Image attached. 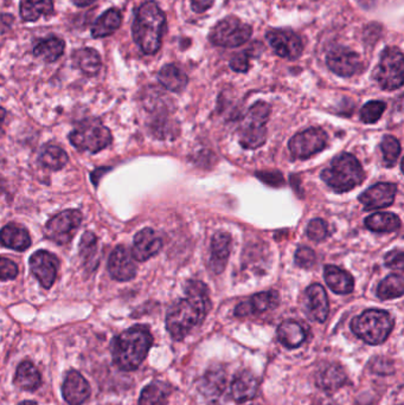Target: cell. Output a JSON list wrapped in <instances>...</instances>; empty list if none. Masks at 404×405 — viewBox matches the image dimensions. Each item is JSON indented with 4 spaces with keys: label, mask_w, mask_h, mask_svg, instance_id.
Instances as JSON below:
<instances>
[{
    "label": "cell",
    "mask_w": 404,
    "mask_h": 405,
    "mask_svg": "<svg viewBox=\"0 0 404 405\" xmlns=\"http://www.w3.org/2000/svg\"><path fill=\"white\" fill-rule=\"evenodd\" d=\"M187 297L177 301L166 315L170 335L180 342L202 323L210 309L208 288L202 282L191 281L187 288Z\"/></svg>",
    "instance_id": "obj_1"
},
{
    "label": "cell",
    "mask_w": 404,
    "mask_h": 405,
    "mask_svg": "<svg viewBox=\"0 0 404 405\" xmlns=\"http://www.w3.org/2000/svg\"><path fill=\"white\" fill-rule=\"evenodd\" d=\"M153 337L146 326L131 327L113 339V361L122 371H134L146 359Z\"/></svg>",
    "instance_id": "obj_2"
},
{
    "label": "cell",
    "mask_w": 404,
    "mask_h": 405,
    "mask_svg": "<svg viewBox=\"0 0 404 405\" xmlns=\"http://www.w3.org/2000/svg\"><path fill=\"white\" fill-rule=\"evenodd\" d=\"M164 12L157 3L147 1L137 11L133 22V38L142 53L153 55L160 49L161 38L164 34Z\"/></svg>",
    "instance_id": "obj_3"
},
{
    "label": "cell",
    "mask_w": 404,
    "mask_h": 405,
    "mask_svg": "<svg viewBox=\"0 0 404 405\" xmlns=\"http://www.w3.org/2000/svg\"><path fill=\"white\" fill-rule=\"evenodd\" d=\"M365 178L363 167L352 154L334 158L331 166L322 172V179L338 193L351 191Z\"/></svg>",
    "instance_id": "obj_4"
},
{
    "label": "cell",
    "mask_w": 404,
    "mask_h": 405,
    "mask_svg": "<svg viewBox=\"0 0 404 405\" xmlns=\"http://www.w3.org/2000/svg\"><path fill=\"white\" fill-rule=\"evenodd\" d=\"M393 328V316L382 309H367L351 321L352 332L370 345L386 342Z\"/></svg>",
    "instance_id": "obj_5"
},
{
    "label": "cell",
    "mask_w": 404,
    "mask_h": 405,
    "mask_svg": "<svg viewBox=\"0 0 404 405\" xmlns=\"http://www.w3.org/2000/svg\"><path fill=\"white\" fill-rule=\"evenodd\" d=\"M270 105L258 101L251 105L240 128V143L247 150H255L266 141V124L270 119Z\"/></svg>",
    "instance_id": "obj_6"
},
{
    "label": "cell",
    "mask_w": 404,
    "mask_h": 405,
    "mask_svg": "<svg viewBox=\"0 0 404 405\" xmlns=\"http://www.w3.org/2000/svg\"><path fill=\"white\" fill-rule=\"evenodd\" d=\"M69 140L77 150L98 153L112 143V134L101 121L88 119L71 131Z\"/></svg>",
    "instance_id": "obj_7"
},
{
    "label": "cell",
    "mask_w": 404,
    "mask_h": 405,
    "mask_svg": "<svg viewBox=\"0 0 404 405\" xmlns=\"http://www.w3.org/2000/svg\"><path fill=\"white\" fill-rule=\"evenodd\" d=\"M403 53L396 46L386 48L374 70V79L382 89L396 90L403 86Z\"/></svg>",
    "instance_id": "obj_8"
},
{
    "label": "cell",
    "mask_w": 404,
    "mask_h": 405,
    "mask_svg": "<svg viewBox=\"0 0 404 405\" xmlns=\"http://www.w3.org/2000/svg\"><path fill=\"white\" fill-rule=\"evenodd\" d=\"M253 34L249 24L236 17H227L218 22L210 32V41L222 48H236L249 41Z\"/></svg>",
    "instance_id": "obj_9"
},
{
    "label": "cell",
    "mask_w": 404,
    "mask_h": 405,
    "mask_svg": "<svg viewBox=\"0 0 404 405\" xmlns=\"http://www.w3.org/2000/svg\"><path fill=\"white\" fill-rule=\"evenodd\" d=\"M82 221L79 210H65L57 214L45 225V236L56 244L69 243L75 236Z\"/></svg>",
    "instance_id": "obj_10"
},
{
    "label": "cell",
    "mask_w": 404,
    "mask_h": 405,
    "mask_svg": "<svg viewBox=\"0 0 404 405\" xmlns=\"http://www.w3.org/2000/svg\"><path fill=\"white\" fill-rule=\"evenodd\" d=\"M327 145V134L322 128H310L294 135L289 147L294 159H307L322 152Z\"/></svg>",
    "instance_id": "obj_11"
},
{
    "label": "cell",
    "mask_w": 404,
    "mask_h": 405,
    "mask_svg": "<svg viewBox=\"0 0 404 405\" xmlns=\"http://www.w3.org/2000/svg\"><path fill=\"white\" fill-rule=\"evenodd\" d=\"M267 41L279 56L286 60H298L303 51L301 38L289 29H273L266 34Z\"/></svg>",
    "instance_id": "obj_12"
},
{
    "label": "cell",
    "mask_w": 404,
    "mask_h": 405,
    "mask_svg": "<svg viewBox=\"0 0 404 405\" xmlns=\"http://www.w3.org/2000/svg\"><path fill=\"white\" fill-rule=\"evenodd\" d=\"M31 273L37 278L43 288L49 289L56 281L57 270H58V259L51 252L39 250L31 256Z\"/></svg>",
    "instance_id": "obj_13"
},
{
    "label": "cell",
    "mask_w": 404,
    "mask_h": 405,
    "mask_svg": "<svg viewBox=\"0 0 404 405\" xmlns=\"http://www.w3.org/2000/svg\"><path fill=\"white\" fill-rule=\"evenodd\" d=\"M326 62L334 74L343 77H351L360 72L362 68L360 55L344 46H338L331 50Z\"/></svg>",
    "instance_id": "obj_14"
},
{
    "label": "cell",
    "mask_w": 404,
    "mask_h": 405,
    "mask_svg": "<svg viewBox=\"0 0 404 405\" xmlns=\"http://www.w3.org/2000/svg\"><path fill=\"white\" fill-rule=\"evenodd\" d=\"M109 274L116 281H130L137 275L133 256L124 245H118L108 259Z\"/></svg>",
    "instance_id": "obj_15"
},
{
    "label": "cell",
    "mask_w": 404,
    "mask_h": 405,
    "mask_svg": "<svg viewBox=\"0 0 404 405\" xmlns=\"http://www.w3.org/2000/svg\"><path fill=\"white\" fill-rule=\"evenodd\" d=\"M397 186L393 183H379L367 188L360 195V202L367 211L378 210L393 205Z\"/></svg>",
    "instance_id": "obj_16"
},
{
    "label": "cell",
    "mask_w": 404,
    "mask_h": 405,
    "mask_svg": "<svg viewBox=\"0 0 404 405\" xmlns=\"http://www.w3.org/2000/svg\"><path fill=\"white\" fill-rule=\"evenodd\" d=\"M163 248V240L153 229L146 228L139 231L134 237L132 256L139 262H144L157 255Z\"/></svg>",
    "instance_id": "obj_17"
},
{
    "label": "cell",
    "mask_w": 404,
    "mask_h": 405,
    "mask_svg": "<svg viewBox=\"0 0 404 405\" xmlns=\"http://www.w3.org/2000/svg\"><path fill=\"white\" fill-rule=\"evenodd\" d=\"M90 392L89 382L80 372L76 370L68 372L62 385V394L68 404H83L89 397Z\"/></svg>",
    "instance_id": "obj_18"
},
{
    "label": "cell",
    "mask_w": 404,
    "mask_h": 405,
    "mask_svg": "<svg viewBox=\"0 0 404 405\" xmlns=\"http://www.w3.org/2000/svg\"><path fill=\"white\" fill-rule=\"evenodd\" d=\"M279 302H280V297L275 290L258 292L251 297V300L239 304L236 307L235 315L239 318H242V316H247V315L265 313V311L277 307Z\"/></svg>",
    "instance_id": "obj_19"
},
{
    "label": "cell",
    "mask_w": 404,
    "mask_h": 405,
    "mask_svg": "<svg viewBox=\"0 0 404 405\" xmlns=\"http://www.w3.org/2000/svg\"><path fill=\"white\" fill-rule=\"evenodd\" d=\"M307 309L311 318L318 323H325L329 316V299L322 285H310L306 289Z\"/></svg>",
    "instance_id": "obj_20"
},
{
    "label": "cell",
    "mask_w": 404,
    "mask_h": 405,
    "mask_svg": "<svg viewBox=\"0 0 404 405\" xmlns=\"http://www.w3.org/2000/svg\"><path fill=\"white\" fill-rule=\"evenodd\" d=\"M232 249V237L227 233H215L211 240L210 266L213 273L221 274L228 263Z\"/></svg>",
    "instance_id": "obj_21"
},
{
    "label": "cell",
    "mask_w": 404,
    "mask_h": 405,
    "mask_svg": "<svg viewBox=\"0 0 404 405\" xmlns=\"http://www.w3.org/2000/svg\"><path fill=\"white\" fill-rule=\"evenodd\" d=\"M348 382V375L341 365L327 364L319 368L315 375V382L318 387L326 392H334Z\"/></svg>",
    "instance_id": "obj_22"
},
{
    "label": "cell",
    "mask_w": 404,
    "mask_h": 405,
    "mask_svg": "<svg viewBox=\"0 0 404 405\" xmlns=\"http://www.w3.org/2000/svg\"><path fill=\"white\" fill-rule=\"evenodd\" d=\"M0 243L15 252H24L30 248V235L22 225L10 223L0 230Z\"/></svg>",
    "instance_id": "obj_23"
},
{
    "label": "cell",
    "mask_w": 404,
    "mask_h": 405,
    "mask_svg": "<svg viewBox=\"0 0 404 405\" xmlns=\"http://www.w3.org/2000/svg\"><path fill=\"white\" fill-rule=\"evenodd\" d=\"M258 390V379L251 372L242 371L236 375L232 382V398L237 403L251 401Z\"/></svg>",
    "instance_id": "obj_24"
},
{
    "label": "cell",
    "mask_w": 404,
    "mask_h": 405,
    "mask_svg": "<svg viewBox=\"0 0 404 405\" xmlns=\"http://www.w3.org/2000/svg\"><path fill=\"white\" fill-rule=\"evenodd\" d=\"M277 338L281 344L287 349H298L306 340V330L303 325L294 320H287L277 328Z\"/></svg>",
    "instance_id": "obj_25"
},
{
    "label": "cell",
    "mask_w": 404,
    "mask_h": 405,
    "mask_svg": "<svg viewBox=\"0 0 404 405\" xmlns=\"http://www.w3.org/2000/svg\"><path fill=\"white\" fill-rule=\"evenodd\" d=\"M325 281L332 292L336 294H350L355 287L352 275L336 266H326L324 271Z\"/></svg>",
    "instance_id": "obj_26"
},
{
    "label": "cell",
    "mask_w": 404,
    "mask_h": 405,
    "mask_svg": "<svg viewBox=\"0 0 404 405\" xmlns=\"http://www.w3.org/2000/svg\"><path fill=\"white\" fill-rule=\"evenodd\" d=\"M13 382H15V387L22 389V390H37L42 384L41 373L38 371V368L34 366V363L25 360L17 368Z\"/></svg>",
    "instance_id": "obj_27"
},
{
    "label": "cell",
    "mask_w": 404,
    "mask_h": 405,
    "mask_svg": "<svg viewBox=\"0 0 404 405\" xmlns=\"http://www.w3.org/2000/svg\"><path fill=\"white\" fill-rule=\"evenodd\" d=\"M158 79L166 89L179 93L185 89L189 79L185 72L175 64H166L158 74Z\"/></svg>",
    "instance_id": "obj_28"
},
{
    "label": "cell",
    "mask_w": 404,
    "mask_h": 405,
    "mask_svg": "<svg viewBox=\"0 0 404 405\" xmlns=\"http://www.w3.org/2000/svg\"><path fill=\"white\" fill-rule=\"evenodd\" d=\"M121 22H122V17H121L120 11L116 8H111L108 11H106L94 24L91 34H93V37L96 38L111 36L120 27Z\"/></svg>",
    "instance_id": "obj_29"
},
{
    "label": "cell",
    "mask_w": 404,
    "mask_h": 405,
    "mask_svg": "<svg viewBox=\"0 0 404 405\" xmlns=\"http://www.w3.org/2000/svg\"><path fill=\"white\" fill-rule=\"evenodd\" d=\"M365 226L374 233H393L400 228V219L390 212H378L365 219Z\"/></svg>",
    "instance_id": "obj_30"
},
{
    "label": "cell",
    "mask_w": 404,
    "mask_h": 405,
    "mask_svg": "<svg viewBox=\"0 0 404 405\" xmlns=\"http://www.w3.org/2000/svg\"><path fill=\"white\" fill-rule=\"evenodd\" d=\"M170 392L171 389L166 382H151L141 391L139 405H165L168 403Z\"/></svg>",
    "instance_id": "obj_31"
},
{
    "label": "cell",
    "mask_w": 404,
    "mask_h": 405,
    "mask_svg": "<svg viewBox=\"0 0 404 405\" xmlns=\"http://www.w3.org/2000/svg\"><path fill=\"white\" fill-rule=\"evenodd\" d=\"M53 0H22L20 15L27 22H34L43 15L53 13Z\"/></svg>",
    "instance_id": "obj_32"
},
{
    "label": "cell",
    "mask_w": 404,
    "mask_h": 405,
    "mask_svg": "<svg viewBox=\"0 0 404 405\" xmlns=\"http://www.w3.org/2000/svg\"><path fill=\"white\" fill-rule=\"evenodd\" d=\"M225 389V372L221 368H210L203 377L201 391L206 397H218Z\"/></svg>",
    "instance_id": "obj_33"
},
{
    "label": "cell",
    "mask_w": 404,
    "mask_h": 405,
    "mask_svg": "<svg viewBox=\"0 0 404 405\" xmlns=\"http://www.w3.org/2000/svg\"><path fill=\"white\" fill-rule=\"evenodd\" d=\"M80 257L82 259L83 264L87 269L94 270L99 264L98 255V237L93 233L87 231L83 233L80 240Z\"/></svg>",
    "instance_id": "obj_34"
},
{
    "label": "cell",
    "mask_w": 404,
    "mask_h": 405,
    "mask_svg": "<svg viewBox=\"0 0 404 405\" xmlns=\"http://www.w3.org/2000/svg\"><path fill=\"white\" fill-rule=\"evenodd\" d=\"M63 39L58 37H49L36 44L34 53L45 62H55L58 60L64 51Z\"/></svg>",
    "instance_id": "obj_35"
},
{
    "label": "cell",
    "mask_w": 404,
    "mask_h": 405,
    "mask_svg": "<svg viewBox=\"0 0 404 405\" xmlns=\"http://www.w3.org/2000/svg\"><path fill=\"white\" fill-rule=\"evenodd\" d=\"M39 162L46 169L58 171L67 165L68 155L64 150L55 145H45L39 152Z\"/></svg>",
    "instance_id": "obj_36"
},
{
    "label": "cell",
    "mask_w": 404,
    "mask_h": 405,
    "mask_svg": "<svg viewBox=\"0 0 404 405\" xmlns=\"http://www.w3.org/2000/svg\"><path fill=\"white\" fill-rule=\"evenodd\" d=\"M76 64L82 70L83 74L94 76L98 74L101 68V58L96 51L90 48H84L75 53Z\"/></svg>",
    "instance_id": "obj_37"
},
{
    "label": "cell",
    "mask_w": 404,
    "mask_h": 405,
    "mask_svg": "<svg viewBox=\"0 0 404 405\" xmlns=\"http://www.w3.org/2000/svg\"><path fill=\"white\" fill-rule=\"evenodd\" d=\"M404 285L402 274L389 275L384 278L377 289V297L381 300H390L403 295Z\"/></svg>",
    "instance_id": "obj_38"
},
{
    "label": "cell",
    "mask_w": 404,
    "mask_h": 405,
    "mask_svg": "<svg viewBox=\"0 0 404 405\" xmlns=\"http://www.w3.org/2000/svg\"><path fill=\"white\" fill-rule=\"evenodd\" d=\"M383 159L388 167L395 165L400 154V143L393 135H386L381 143Z\"/></svg>",
    "instance_id": "obj_39"
},
{
    "label": "cell",
    "mask_w": 404,
    "mask_h": 405,
    "mask_svg": "<svg viewBox=\"0 0 404 405\" xmlns=\"http://www.w3.org/2000/svg\"><path fill=\"white\" fill-rule=\"evenodd\" d=\"M386 108L384 102H367V105H364L363 108L360 109V119L364 124H374L381 119Z\"/></svg>",
    "instance_id": "obj_40"
},
{
    "label": "cell",
    "mask_w": 404,
    "mask_h": 405,
    "mask_svg": "<svg viewBox=\"0 0 404 405\" xmlns=\"http://www.w3.org/2000/svg\"><path fill=\"white\" fill-rule=\"evenodd\" d=\"M253 56H254L253 48L236 53L230 60V68L236 72H247L251 68V58Z\"/></svg>",
    "instance_id": "obj_41"
},
{
    "label": "cell",
    "mask_w": 404,
    "mask_h": 405,
    "mask_svg": "<svg viewBox=\"0 0 404 405\" xmlns=\"http://www.w3.org/2000/svg\"><path fill=\"white\" fill-rule=\"evenodd\" d=\"M327 235H329L327 224L320 218L312 219L310 224L307 225V236L310 237V240L320 242L325 240Z\"/></svg>",
    "instance_id": "obj_42"
},
{
    "label": "cell",
    "mask_w": 404,
    "mask_h": 405,
    "mask_svg": "<svg viewBox=\"0 0 404 405\" xmlns=\"http://www.w3.org/2000/svg\"><path fill=\"white\" fill-rule=\"evenodd\" d=\"M315 261H317V256L315 252L312 250L311 248L300 247L296 252V266H301V268H311L315 266Z\"/></svg>",
    "instance_id": "obj_43"
},
{
    "label": "cell",
    "mask_w": 404,
    "mask_h": 405,
    "mask_svg": "<svg viewBox=\"0 0 404 405\" xmlns=\"http://www.w3.org/2000/svg\"><path fill=\"white\" fill-rule=\"evenodd\" d=\"M18 275V266L11 259L0 257V281L13 280Z\"/></svg>",
    "instance_id": "obj_44"
},
{
    "label": "cell",
    "mask_w": 404,
    "mask_h": 405,
    "mask_svg": "<svg viewBox=\"0 0 404 405\" xmlns=\"http://www.w3.org/2000/svg\"><path fill=\"white\" fill-rule=\"evenodd\" d=\"M384 263L388 268H391V269H397L402 271L403 270L404 264V256L403 252L400 250V249H396V250H393V252H388L384 259Z\"/></svg>",
    "instance_id": "obj_45"
},
{
    "label": "cell",
    "mask_w": 404,
    "mask_h": 405,
    "mask_svg": "<svg viewBox=\"0 0 404 405\" xmlns=\"http://www.w3.org/2000/svg\"><path fill=\"white\" fill-rule=\"evenodd\" d=\"M258 176L263 181H266L267 184L274 185V186L282 185V183H284V179H282V176H281L280 173H258Z\"/></svg>",
    "instance_id": "obj_46"
},
{
    "label": "cell",
    "mask_w": 404,
    "mask_h": 405,
    "mask_svg": "<svg viewBox=\"0 0 404 405\" xmlns=\"http://www.w3.org/2000/svg\"><path fill=\"white\" fill-rule=\"evenodd\" d=\"M215 0H191L192 8L197 13L208 11L213 5Z\"/></svg>",
    "instance_id": "obj_47"
},
{
    "label": "cell",
    "mask_w": 404,
    "mask_h": 405,
    "mask_svg": "<svg viewBox=\"0 0 404 405\" xmlns=\"http://www.w3.org/2000/svg\"><path fill=\"white\" fill-rule=\"evenodd\" d=\"M76 6H80V8H84V6H89L90 4H93L95 0H71Z\"/></svg>",
    "instance_id": "obj_48"
},
{
    "label": "cell",
    "mask_w": 404,
    "mask_h": 405,
    "mask_svg": "<svg viewBox=\"0 0 404 405\" xmlns=\"http://www.w3.org/2000/svg\"><path fill=\"white\" fill-rule=\"evenodd\" d=\"M5 117H6V110L3 107H0V135L3 134V124H4Z\"/></svg>",
    "instance_id": "obj_49"
},
{
    "label": "cell",
    "mask_w": 404,
    "mask_h": 405,
    "mask_svg": "<svg viewBox=\"0 0 404 405\" xmlns=\"http://www.w3.org/2000/svg\"><path fill=\"white\" fill-rule=\"evenodd\" d=\"M19 405H38L37 403H36V401H23V403H20V404Z\"/></svg>",
    "instance_id": "obj_50"
}]
</instances>
